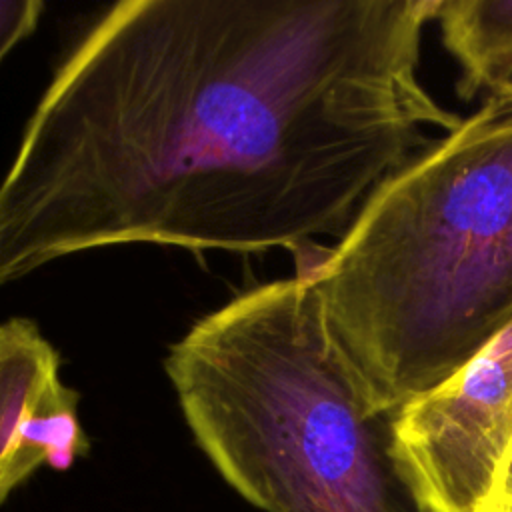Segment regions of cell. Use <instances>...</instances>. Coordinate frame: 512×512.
Segmentation results:
<instances>
[{"label":"cell","mask_w":512,"mask_h":512,"mask_svg":"<svg viewBox=\"0 0 512 512\" xmlns=\"http://www.w3.org/2000/svg\"><path fill=\"white\" fill-rule=\"evenodd\" d=\"M440 0H122L0 180V288L122 244L300 254L462 118L420 84Z\"/></svg>","instance_id":"obj_1"},{"label":"cell","mask_w":512,"mask_h":512,"mask_svg":"<svg viewBox=\"0 0 512 512\" xmlns=\"http://www.w3.org/2000/svg\"><path fill=\"white\" fill-rule=\"evenodd\" d=\"M298 276L384 412L480 352L512 322V86L374 188Z\"/></svg>","instance_id":"obj_2"},{"label":"cell","mask_w":512,"mask_h":512,"mask_svg":"<svg viewBox=\"0 0 512 512\" xmlns=\"http://www.w3.org/2000/svg\"><path fill=\"white\" fill-rule=\"evenodd\" d=\"M194 442L264 512H424L306 276L198 318L164 360Z\"/></svg>","instance_id":"obj_3"},{"label":"cell","mask_w":512,"mask_h":512,"mask_svg":"<svg viewBox=\"0 0 512 512\" xmlns=\"http://www.w3.org/2000/svg\"><path fill=\"white\" fill-rule=\"evenodd\" d=\"M392 454L424 512H506L512 322L438 386L394 410Z\"/></svg>","instance_id":"obj_4"},{"label":"cell","mask_w":512,"mask_h":512,"mask_svg":"<svg viewBox=\"0 0 512 512\" xmlns=\"http://www.w3.org/2000/svg\"><path fill=\"white\" fill-rule=\"evenodd\" d=\"M78 404L38 324L0 322V504L42 466L68 470L90 452Z\"/></svg>","instance_id":"obj_5"},{"label":"cell","mask_w":512,"mask_h":512,"mask_svg":"<svg viewBox=\"0 0 512 512\" xmlns=\"http://www.w3.org/2000/svg\"><path fill=\"white\" fill-rule=\"evenodd\" d=\"M436 20L462 68L460 98L512 86V0H440Z\"/></svg>","instance_id":"obj_6"},{"label":"cell","mask_w":512,"mask_h":512,"mask_svg":"<svg viewBox=\"0 0 512 512\" xmlns=\"http://www.w3.org/2000/svg\"><path fill=\"white\" fill-rule=\"evenodd\" d=\"M42 0H0V64L40 24Z\"/></svg>","instance_id":"obj_7"},{"label":"cell","mask_w":512,"mask_h":512,"mask_svg":"<svg viewBox=\"0 0 512 512\" xmlns=\"http://www.w3.org/2000/svg\"><path fill=\"white\" fill-rule=\"evenodd\" d=\"M504 500H506V512H512V458H510L506 480H504Z\"/></svg>","instance_id":"obj_8"}]
</instances>
